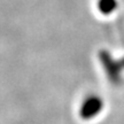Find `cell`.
I'll list each match as a JSON object with an SVG mask.
<instances>
[{"instance_id": "obj_1", "label": "cell", "mask_w": 124, "mask_h": 124, "mask_svg": "<svg viewBox=\"0 0 124 124\" xmlns=\"http://www.w3.org/2000/svg\"><path fill=\"white\" fill-rule=\"evenodd\" d=\"M98 10L103 15H110L117 8V1L116 0H98L97 2Z\"/></svg>"}]
</instances>
